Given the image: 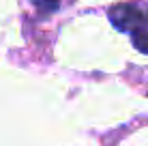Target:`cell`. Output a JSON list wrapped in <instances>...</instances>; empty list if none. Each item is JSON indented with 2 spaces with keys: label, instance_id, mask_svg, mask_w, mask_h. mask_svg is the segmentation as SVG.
<instances>
[{
  "label": "cell",
  "instance_id": "cell-2",
  "mask_svg": "<svg viewBox=\"0 0 148 146\" xmlns=\"http://www.w3.org/2000/svg\"><path fill=\"white\" fill-rule=\"evenodd\" d=\"M34 4H39L41 9H47V11H54L58 4H56V0H32Z\"/></svg>",
  "mask_w": 148,
  "mask_h": 146
},
{
  "label": "cell",
  "instance_id": "cell-1",
  "mask_svg": "<svg viewBox=\"0 0 148 146\" xmlns=\"http://www.w3.org/2000/svg\"><path fill=\"white\" fill-rule=\"evenodd\" d=\"M108 15L116 30L129 34L135 49L148 54V2H118L110 7Z\"/></svg>",
  "mask_w": 148,
  "mask_h": 146
}]
</instances>
